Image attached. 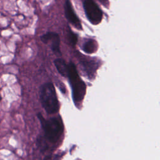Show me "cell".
<instances>
[{
    "label": "cell",
    "mask_w": 160,
    "mask_h": 160,
    "mask_svg": "<svg viewBox=\"0 0 160 160\" xmlns=\"http://www.w3.org/2000/svg\"><path fill=\"white\" fill-rule=\"evenodd\" d=\"M81 66L89 79L94 76V74L98 68L97 64L94 61L81 62Z\"/></svg>",
    "instance_id": "7"
},
{
    "label": "cell",
    "mask_w": 160,
    "mask_h": 160,
    "mask_svg": "<svg viewBox=\"0 0 160 160\" xmlns=\"http://www.w3.org/2000/svg\"><path fill=\"white\" fill-rule=\"evenodd\" d=\"M54 62L59 73L64 77H68V67L64 60L61 58H58L54 60Z\"/></svg>",
    "instance_id": "8"
},
{
    "label": "cell",
    "mask_w": 160,
    "mask_h": 160,
    "mask_svg": "<svg viewBox=\"0 0 160 160\" xmlns=\"http://www.w3.org/2000/svg\"><path fill=\"white\" fill-rule=\"evenodd\" d=\"M68 67V78L72 88L73 100L74 103L79 102L82 100L85 95L86 84L79 78L76 67L72 62H70Z\"/></svg>",
    "instance_id": "3"
},
{
    "label": "cell",
    "mask_w": 160,
    "mask_h": 160,
    "mask_svg": "<svg viewBox=\"0 0 160 160\" xmlns=\"http://www.w3.org/2000/svg\"><path fill=\"white\" fill-rule=\"evenodd\" d=\"M83 6L88 20L92 24H99L102 18V12L98 6L92 0H85Z\"/></svg>",
    "instance_id": "4"
},
{
    "label": "cell",
    "mask_w": 160,
    "mask_h": 160,
    "mask_svg": "<svg viewBox=\"0 0 160 160\" xmlns=\"http://www.w3.org/2000/svg\"><path fill=\"white\" fill-rule=\"evenodd\" d=\"M41 40L47 44H50V47L53 52L57 56H61L60 51V38L56 32H48L41 36Z\"/></svg>",
    "instance_id": "5"
},
{
    "label": "cell",
    "mask_w": 160,
    "mask_h": 160,
    "mask_svg": "<svg viewBox=\"0 0 160 160\" xmlns=\"http://www.w3.org/2000/svg\"><path fill=\"white\" fill-rule=\"evenodd\" d=\"M68 37H69V40L72 46H75L78 41V36L76 34H74L73 32H72L71 31V29L69 30Z\"/></svg>",
    "instance_id": "10"
},
{
    "label": "cell",
    "mask_w": 160,
    "mask_h": 160,
    "mask_svg": "<svg viewBox=\"0 0 160 160\" xmlns=\"http://www.w3.org/2000/svg\"><path fill=\"white\" fill-rule=\"evenodd\" d=\"M98 48V43L94 39H88L85 41L82 44V50L88 53L92 54L96 51Z\"/></svg>",
    "instance_id": "9"
},
{
    "label": "cell",
    "mask_w": 160,
    "mask_h": 160,
    "mask_svg": "<svg viewBox=\"0 0 160 160\" xmlns=\"http://www.w3.org/2000/svg\"><path fill=\"white\" fill-rule=\"evenodd\" d=\"M64 14L66 19L69 22L74 25L78 29H81V23L74 11L70 0H66L64 4Z\"/></svg>",
    "instance_id": "6"
},
{
    "label": "cell",
    "mask_w": 160,
    "mask_h": 160,
    "mask_svg": "<svg viewBox=\"0 0 160 160\" xmlns=\"http://www.w3.org/2000/svg\"><path fill=\"white\" fill-rule=\"evenodd\" d=\"M45 138L51 142H56L63 131V126L61 118H52L46 119L41 113L38 114Z\"/></svg>",
    "instance_id": "2"
},
{
    "label": "cell",
    "mask_w": 160,
    "mask_h": 160,
    "mask_svg": "<svg viewBox=\"0 0 160 160\" xmlns=\"http://www.w3.org/2000/svg\"><path fill=\"white\" fill-rule=\"evenodd\" d=\"M41 104L48 113L57 112L59 108V101L54 85L51 82L42 84L39 90Z\"/></svg>",
    "instance_id": "1"
}]
</instances>
